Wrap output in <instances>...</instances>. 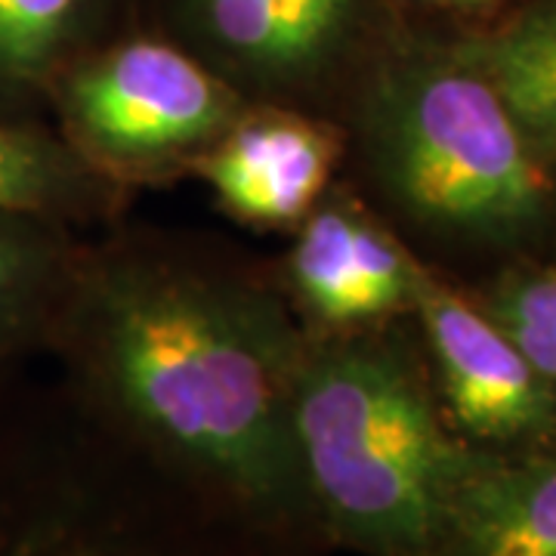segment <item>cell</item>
<instances>
[{
  "instance_id": "1",
  "label": "cell",
  "mask_w": 556,
  "mask_h": 556,
  "mask_svg": "<svg viewBox=\"0 0 556 556\" xmlns=\"http://www.w3.org/2000/svg\"><path fill=\"white\" fill-rule=\"evenodd\" d=\"M56 338L134 427L241 504L309 507L291 437L303 340L269 291L161 260L75 263Z\"/></svg>"
},
{
  "instance_id": "2",
  "label": "cell",
  "mask_w": 556,
  "mask_h": 556,
  "mask_svg": "<svg viewBox=\"0 0 556 556\" xmlns=\"http://www.w3.org/2000/svg\"><path fill=\"white\" fill-rule=\"evenodd\" d=\"M371 177L430 239L504 251L551 219L544 155L445 35L399 20L358 75Z\"/></svg>"
},
{
  "instance_id": "3",
  "label": "cell",
  "mask_w": 556,
  "mask_h": 556,
  "mask_svg": "<svg viewBox=\"0 0 556 556\" xmlns=\"http://www.w3.org/2000/svg\"><path fill=\"white\" fill-rule=\"evenodd\" d=\"M291 437L306 504L371 556H437L482 452L452 430L415 362L371 338L303 343Z\"/></svg>"
},
{
  "instance_id": "4",
  "label": "cell",
  "mask_w": 556,
  "mask_h": 556,
  "mask_svg": "<svg viewBox=\"0 0 556 556\" xmlns=\"http://www.w3.org/2000/svg\"><path fill=\"white\" fill-rule=\"evenodd\" d=\"M155 28L244 100H321L356 84L405 16L399 0H139Z\"/></svg>"
},
{
  "instance_id": "5",
  "label": "cell",
  "mask_w": 556,
  "mask_h": 556,
  "mask_svg": "<svg viewBox=\"0 0 556 556\" xmlns=\"http://www.w3.org/2000/svg\"><path fill=\"white\" fill-rule=\"evenodd\" d=\"M47 102L84 159L118 164L204 152L244 112V97L155 28L118 31L53 80Z\"/></svg>"
},
{
  "instance_id": "6",
  "label": "cell",
  "mask_w": 556,
  "mask_h": 556,
  "mask_svg": "<svg viewBox=\"0 0 556 556\" xmlns=\"http://www.w3.org/2000/svg\"><path fill=\"white\" fill-rule=\"evenodd\" d=\"M415 313L437 365L442 415L457 437L482 452L556 442V387L482 306L427 276Z\"/></svg>"
},
{
  "instance_id": "7",
  "label": "cell",
  "mask_w": 556,
  "mask_h": 556,
  "mask_svg": "<svg viewBox=\"0 0 556 556\" xmlns=\"http://www.w3.org/2000/svg\"><path fill=\"white\" fill-rule=\"evenodd\" d=\"M427 276L390 232L334 201H318L303 217L288 257V278L303 309L331 328L415 313Z\"/></svg>"
},
{
  "instance_id": "8",
  "label": "cell",
  "mask_w": 556,
  "mask_h": 556,
  "mask_svg": "<svg viewBox=\"0 0 556 556\" xmlns=\"http://www.w3.org/2000/svg\"><path fill=\"white\" fill-rule=\"evenodd\" d=\"M338 161V139L328 127L298 112H241L239 121L211 142L199 174L217 199L241 219L281 226L316 207Z\"/></svg>"
},
{
  "instance_id": "9",
  "label": "cell",
  "mask_w": 556,
  "mask_h": 556,
  "mask_svg": "<svg viewBox=\"0 0 556 556\" xmlns=\"http://www.w3.org/2000/svg\"><path fill=\"white\" fill-rule=\"evenodd\" d=\"M437 556H556V442L479 452L452 497Z\"/></svg>"
},
{
  "instance_id": "10",
  "label": "cell",
  "mask_w": 556,
  "mask_h": 556,
  "mask_svg": "<svg viewBox=\"0 0 556 556\" xmlns=\"http://www.w3.org/2000/svg\"><path fill=\"white\" fill-rule=\"evenodd\" d=\"M139 0H0V118L28 121L60 72L118 35Z\"/></svg>"
},
{
  "instance_id": "11",
  "label": "cell",
  "mask_w": 556,
  "mask_h": 556,
  "mask_svg": "<svg viewBox=\"0 0 556 556\" xmlns=\"http://www.w3.org/2000/svg\"><path fill=\"white\" fill-rule=\"evenodd\" d=\"M445 38L492 84L538 152L556 155V0H522L495 25Z\"/></svg>"
},
{
  "instance_id": "12",
  "label": "cell",
  "mask_w": 556,
  "mask_h": 556,
  "mask_svg": "<svg viewBox=\"0 0 556 556\" xmlns=\"http://www.w3.org/2000/svg\"><path fill=\"white\" fill-rule=\"evenodd\" d=\"M75 263L62 223L0 214V365L50 340Z\"/></svg>"
},
{
  "instance_id": "13",
  "label": "cell",
  "mask_w": 556,
  "mask_h": 556,
  "mask_svg": "<svg viewBox=\"0 0 556 556\" xmlns=\"http://www.w3.org/2000/svg\"><path fill=\"white\" fill-rule=\"evenodd\" d=\"M97 199V170L68 139L0 118V214L62 223Z\"/></svg>"
},
{
  "instance_id": "14",
  "label": "cell",
  "mask_w": 556,
  "mask_h": 556,
  "mask_svg": "<svg viewBox=\"0 0 556 556\" xmlns=\"http://www.w3.org/2000/svg\"><path fill=\"white\" fill-rule=\"evenodd\" d=\"M482 309L556 387V269H519L497 281Z\"/></svg>"
},
{
  "instance_id": "15",
  "label": "cell",
  "mask_w": 556,
  "mask_h": 556,
  "mask_svg": "<svg viewBox=\"0 0 556 556\" xmlns=\"http://www.w3.org/2000/svg\"><path fill=\"white\" fill-rule=\"evenodd\" d=\"M13 556H105V551L100 541L80 535L78 529L65 526L62 519L38 517L22 535Z\"/></svg>"
},
{
  "instance_id": "16",
  "label": "cell",
  "mask_w": 556,
  "mask_h": 556,
  "mask_svg": "<svg viewBox=\"0 0 556 556\" xmlns=\"http://www.w3.org/2000/svg\"><path fill=\"white\" fill-rule=\"evenodd\" d=\"M501 3H507V0H399L402 13L408 7L424 10V13H482V10H492Z\"/></svg>"
},
{
  "instance_id": "17",
  "label": "cell",
  "mask_w": 556,
  "mask_h": 556,
  "mask_svg": "<svg viewBox=\"0 0 556 556\" xmlns=\"http://www.w3.org/2000/svg\"><path fill=\"white\" fill-rule=\"evenodd\" d=\"M3 507V504H0ZM10 532H13V522L7 519V514L0 510V556H7L10 551Z\"/></svg>"
}]
</instances>
